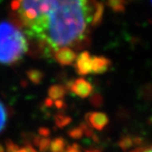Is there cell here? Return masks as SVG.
I'll use <instances>...</instances> for the list:
<instances>
[{"mask_svg": "<svg viewBox=\"0 0 152 152\" xmlns=\"http://www.w3.org/2000/svg\"><path fill=\"white\" fill-rule=\"evenodd\" d=\"M28 77H29V79H30L31 81L34 83V84H37V85L39 84V83H41L42 80V75L39 71H30L28 73Z\"/></svg>", "mask_w": 152, "mask_h": 152, "instance_id": "9a60e30c", "label": "cell"}, {"mask_svg": "<svg viewBox=\"0 0 152 152\" xmlns=\"http://www.w3.org/2000/svg\"><path fill=\"white\" fill-rule=\"evenodd\" d=\"M19 150H20L19 146L13 141H11L10 140L8 141H6V151H7V152H16Z\"/></svg>", "mask_w": 152, "mask_h": 152, "instance_id": "e0dca14e", "label": "cell"}, {"mask_svg": "<svg viewBox=\"0 0 152 152\" xmlns=\"http://www.w3.org/2000/svg\"><path fill=\"white\" fill-rule=\"evenodd\" d=\"M131 152H152V146L149 148H139L135 151H133Z\"/></svg>", "mask_w": 152, "mask_h": 152, "instance_id": "7402d4cb", "label": "cell"}, {"mask_svg": "<svg viewBox=\"0 0 152 152\" xmlns=\"http://www.w3.org/2000/svg\"><path fill=\"white\" fill-rule=\"evenodd\" d=\"M55 124L59 129H64V127L68 126L72 122V118L69 116H65L64 114H57L54 116Z\"/></svg>", "mask_w": 152, "mask_h": 152, "instance_id": "9c48e42d", "label": "cell"}, {"mask_svg": "<svg viewBox=\"0 0 152 152\" xmlns=\"http://www.w3.org/2000/svg\"><path fill=\"white\" fill-rule=\"evenodd\" d=\"M86 152H102L96 149H92V150H86Z\"/></svg>", "mask_w": 152, "mask_h": 152, "instance_id": "cb8c5ba5", "label": "cell"}, {"mask_svg": "<svg viewBox=\"0 0 152 152\" xmlns=\"http://www.w3.org/2000/svg\"><path fill=\"white\" fill-rule=\"evenodd\" d=\"M68 135L72 139H75V140H80L81 139L84 135V129H82V127L80 125L77 128H73L68 131Z\"/></svg>", "mask_w": 152, "mask_h": 152, "instance_id": "5bb4252c", "label": "cell"}, {"mask_svg": "<svg viewBox=\"0 0 152 152\" xmlns=\"http://www.w3.org/2000/svg\"><path fill=\"white\" fill-rule=\"evenodd\" d=\"M107 4L115 12H122L125 10L124 0H107Z\"/></svg>", "mask_w": 152, "mask_h": 152, "instance_id": "8fae6325", "label": "cell"}, {"mask_svg": "<svg viewBox=\"0 0 152 152\" xmlns=\"http://www.w3.org/2000/svg\"><path fill=\"white\" fill-rule=\"evenodd\" d=\"M77 55L78 52H76L75 49L69 47H64L57 49L53 53L52 57L61 66H70L75 64Z\"/></svg>", "mask_w": 152, "mask_h": 152, "instance_id": "5b68a950", "label": "cell"}, {"mask_svg": "<svg viewBox=\"0 0 152 152\" xmlns=\"http://www.w3.org/2000/svg\"><path fill=\"white\" fill-rule=\"evenodd\" d=\"M75 68L80 75H95L96 55H91L86 50H83L78 53L75 62Z\"/></svg>", "mask_w": 152, "mask_h": 152, "instance_id": "3957f363", "label": "cell"}, {"mask_svg": "<svg viewBox=\"0 0 152 152\" xmlns=\"http://www.w3.org/2000/svg\"><path fill=\"white\" fill-rule=\"evenodd\" d=\"M67 146V142L62 137L55 138L50 144V151L51 152H64Z\"/></svg>", "mask_w": 152, "mask_h": 152, "instance_id": "ba28073f", "label": "cell"}, {"mask_svg": "<svg viewBox=\"0 0 152 152\" xmlns=\"http://www.w3.org/2000/svg\"><path fill=\"white\" fill-rule=\"evenodd\" d=\"M18 152H27V151H26V148H22V149H20V150H19Z\"/></svg>", "mask_w": 152, "mask_h": 152, "instance_id": "d4e9b609", "label": "cell"}, {"mask_svg": "<svg viewBox=\"0 0 152 152\" xmlns=\"http://www.w3.org/2000/svg\"><path fill=\"white\" fill-rule=\"evenodd\" d=\"M16 152H18V151H16Z\"/></svg>", "mask_w": 152, "mask_h": 152, "instance_id": "83f0119b", "label": "cell"}, {"mask_svg": "<svg viewBox=\"0 0 152 152\" xmlns=\"http://www.w3.org/2000/svg\"><path fill=\"white\" fill-rule=\"evenodd\" d=\"M10 14L26 34L32 54L52 57L64 47L79 52L90 46L104 5L99 0H11Z\"/></svg>", "mask_w": 152, "mask_h": 152, "instance_id": "6da1fadb", "label": "cell"}, {"mask_svg": "<svg viewBox=\"0 0 152 152\" xmlns=\"http://www.w3.org/2000/svg\"><path fill=\"white\" fill-rule=\"evenodd\" d=\"M54 106L56 107V108L61 110V109L64 108L66 107L65 102L63 101V99H59V100H55Z\"/></svg>", "mask_w": 152, "mask_h": 152, "instance_id": "ffe728a7", "label": "cell"}, {"mask_svg": "<svg viewBox=\"0 0 152 152\" xmlns=\"http://www.w3.org/2000/svg\"><path fill=\"white\" fill-rule=\"evenodd\" d=\"M86 120L89 127H91L98 131L103 130L109 123L107 115L102 112L88 113L86 114Z\"/></svg>", "mask_w": 152, "mask_h": 152, "instance_id": "8992f818", "label": "cell"}, {"mask_svg": "<svg viewBox=\"0 0 152 152\" xmlns=\"http://www.w3.org/2000/svg\"><path fill=\"white\" fill-rule=\"evenodd\" d=\"M38 134L42 137H48L51 134V130L46 127H41L38 129Z\"/></svg>", "mask_w": 152, "mask_h": 152, "instance_id": "ac0fdd59", "label": "cell"}, {"mask_svg": "<svg viewBox=\"0 0 152 152\" xmlns=\"http://www.w3.org/2000/svg\"><path fill=\"white\" fill-rule=\"evenodd\" d=\"M91 102L92 103L94 107H99L102 104V96L100 95H98V94L93 95L92 96H91Z\"/></svg>", "mask_w": 152, "mask_h": 152, "instance_id": "2e32d148", "label": "cell"}, {"mask_svg": "<svg viewBox=\"0 0 152 152\" xmlns=\"http://www.w3.org/2000/svg\"><path fill=\"white\" fill-rule=\"evenodd\" d=\"M44 105L47 107H52L53 105H54V101L50 99V98H47L44 102Z\"/></svg>", "mask_w": 152, "mask_h": 152, "instance_id": "44dd1931", "label": "cell"}, {"mask_svg": "<svg viewBox=\"0 0 152 152\" xmlns=\"http://www.w3.org/2000/svg\"><path fill=\"white\" fill-rule=\"evenodd\" d=\"M65 152H80V148L78 144H73L72 145L67 147Z\"/></svg>", "mask_w": 152, "mask_h": 152, "instance_id": "d6986e66", "label": "cell"}, {"mask_svg": "<svg viewBox=\"0 0 152 152\" xmlns=\"http://www.w3.org/2000/svg\"><path fill=\"white\" fill-rule=\"evenodd\" d=\"M25 148H26V151L27 152H37L34 148H33L32 145H30V144H27L26 146L25 147Z\"/></svg>", "mask_w": 152, "mask_h": 152, "instance_id": "603a6c76", "label": "cell"}, {"mask_svg": "<svg viewBox=\"0 0 152 152\" xmlns=\"http://www.w3.org/2000/svg\"><path fill=\"white\" fill-rule=\"evenodd\" d=\"M151 4H152V0H151Z\"/></svg>", "mask_w": 152, "mask_h": 152, "instance_id": "4316f807", "label": "cell"}, {"mask_svg": "<svg viewBox=\"0 0 152 152\" xmlns=\"http://www.w3.org/2000/svg\"><path fill=\"white\" fill-rule=\"evenodd\" d=\"M29 51V41L20 26L12 20L0 22V64L14 65Z\"/></svg>", "mask_w": 152, "mask_h": 152, "instance_id": "7a4b0ae2", "label": "cell"}, {"mask_svg": "<svg viewBox=\"0 0 152 152\" xmlns=\"http://www.w3.org/2000/svg\"><path fill=\"white\" fill-rule=\"evenodd\" d=\"M67 93V87L64 86L63 85H53L49 87L48 94V97L52 100H59L63 99Z\"/></svg>", "mask_w": 152, "mask_h": 152, "instance_id": "52a82bcc", "label": "cell"}, {"mask_svg": "<svg viewBox=\"0 0 152 152\" xmlns=\"http://www.w3.org/2000/svg\"><path fill=\"white\" fill-rule=\"evenodd\" d=\"M66 87L67 90H69L75 96L83 99L89 97L94 90L92 85L84 78H78L75 80H72Z\"/></svg>", "mask_w": 152, "mask_h": 152, "instance_id": "277c9868", "label": "cell"}, {"mask_svg": "<svg viewBox=\"0 0 152 152\" xmlns=\"http://www.w3.org/2000/svg\"><path fill=\"white\" fill-rule=\"evenodd\" d=\"M134 145V140H133V137H131V136H125V137H123L120 140V141L118 142V145L124 151H128Z\"/></svg>", "mask_w": 152, "mask_h": 152, "instance_id": "7c38bea8", "label": "cell"}, {"mask_svg": "<svg viewBox=\"0 0 152 152\" xmlns=\"http://www.w3.org/2000/svg\"><path fill=\"white\" fill-rule=\"evenodd\" d=\"M0 152H5L4 151V147L2 146L1 145H0Z\"/></svg>", "mask_w": 152, "mask_h": 152, "instance_id": "484cf974", "label": "cell"}, {"mask_svg": "<svg viewBox=\"0 0 152 152\" xmlns=\"http://www.w3.org/2000/svg\"><path fill=\"white\" fill-rule=\"evenodd\" d=\"M8 118V112L5 105L0 101V133L4 129Z\"/></svg>", "mask_w": 152, "mask_h": 152, "instance_id": "30bf717a", "label": "cell"}, {"mask_svg": "<svg viewBox=\"0 0 152 152\" xmlns=\"http://www.w3.org/2000/svg\"><path fill=\"white\" fill-rule=\"evenodd\" d=\"M51 141L52 140L49 139L48 137H40L37 146L38 147L39 151L41 152H46L50 147Z\"/></svg>", "mask_w": 152, "mask_h": 152, "instance_id": "4fadbf2b", "label": "cell"}]
</instances>
